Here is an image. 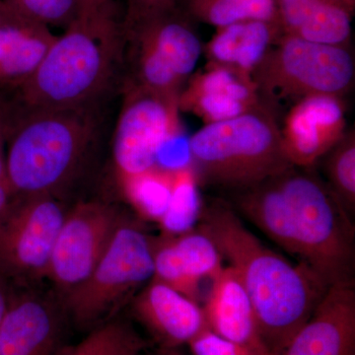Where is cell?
<instances>
[{
    "mask_svg": "<svg viewBox=\"0 0 355 355\" xmlns=\"http://www.w3.org/2000/svg\"><path fill=\"white\" fill-rule=\"evenodd\" d=\"M233 203L327 287L354 282L352 217L312 169L291 167L235 191Z\"/></svg>",
    "mask_w": 355,
    "mask_h": 355,
    "instance_id": "6da1fadb",
    "label": "cell"
},
{
    "mask_svg": "<svg viewBox=\"0 0 355 355\" xmlns=\"http://www.w3.org/2000/svg\"><path fill=\"white\" fill-rule=\"evenodd\" d=\"M198 229L211 238L253 305L261 340L279 355L329 287L304 266L272 251L229 205H203Z\"/></svg>",
    "mask_w": 355,
    "mask_h": 355,
    "instance_id": "7a4b0ae2",
    "label": "cell"
},
{
    "mask_svg": "<svg viewBox=\"0 0 355 355\" xmlns=\"http://www.w3.org/2000/svg\"><path fill=\"white\" fill-rule=\"evenodd\" d=\"M125 28L113 1L80 9L31 78L12 93L25 109L70 108L120 93Z\"/></svg>",
    "mask_w": 355,
    "mask_h": 355,
    "instance_id": "3957f363",
    "label": "cell"
},
{
    "mask_svg": "<svg viewBox=\"0 0 355 355\" xmlns=\"http://www.w3.org/2000/svg\"><path fill=\"white\" fill-rule=\"evenodd\" d=\"M110 100L70 108L19 106L6 153L14 195L60 198L106 135Z\"/></svg>",
    "mask_w": 355,
    "mask_h": 355,
    "instance_id": "277c9868",
    "label": "cell"
},
{
    "mask_svg": "<svg viewBox=\"0 0 355 355\" xmlns=\"http://www.w3.org/2000/svg\"><path fill=\"white\" fill-rule=\"evenodd\" d=\"M188 147L200 183L235 191L293 167L282 147L279 123L266 103L230 120L203 125L191 135Z\"/></svg>",
    "mask_w": 355,
    "mask_h": 355,
    "instance_id": "5b68a950",
    "label": "cell"
},
{
    "mask_svg": "<svg viewBox=\"0 0 355 355\" xmlns=\"http://www.w3.org/2000/svg\"><path fill=\"white\" fill-rule=\"evenodd\" d=\"M125 28L121 84L178 97L202 55L203 44L193 21L181 7H175L125 24Z\"/></svg>",
    "mask_w": 355,
    "mask_h": 355,
    "instance_id": "8992f818",
    "label": "cell"
},
{
    "mask_svg": "<svg viewBox=\"0 0 355 355\" xmlns=\"http://www.w3.org/2000/svg\"><path fill=\"white\" fill-rule=\"evenodd\" d=\"M350 46L318 43L284 34L253 73L266 104L299 101L310 96L345 98L354 87Z\"/></svg>",
    "mask_w": 355,
    "mask_h": 355,
    "instance_id": "52a82bcc",
    "label": "cell"
},
{
    "mask_svg": "<svg viewBox=\"0 0 355 355\" xmlns=\"http://www.w3.org/2000/svg\"><path fill=\"white\" fill-rule=\"evenodd\" d=\"M151 238L123 221L108 249L83 282L65 292L64 308L80 329H94L153 277Z\"/></svg>",
    "mask_w": 355,
    "mask_h": 355,
    "instance_id": "ba28073f",
    "label": "cell"
},
{
    "mask_svg": "<svg viewBox=\"0 0 355 355\" xmlns=\"http://www.w3.org/2000/svg\"><path fill=\"white\" fill-rule=\"evenodd\" d=\"M121 106L112 133L121 184L153 171L163 147L181 133L178 97L121 84Z\"/></svg>",
    "mask_w": 355,
    "mask_h": 355,
    "instance_id": "9c48e42d",
    "label": "cell"
},
{
    "mask_svg": "<svg viewBox=\"0 0 355 355\" xmlns=\"http://www.w3.org/2000/svg\"><path fill=\"white\" fill-rule=\"evenodd\" d=\"M67 211L60 198L15 196L0 217V280L12 287L48 277Z\"/></svg>",
    "mask_w": 355,
    "mask_h": 355,
    "instance_id": "30bf717a",
    "label": "cell"
},
{
    "mask_svg": "<svg viewBox=\"0 0 355 355\" xmlns=\"http://www.w3.org/2000/svg\"><path fill=\"white\" fill-rule=\"evenodd\" d=\"M125 219L109 203L80 202L67 210L55 240L49 275L69 291L92 272Z\"/></svg>",
    "mask_w": 355,
    "mask_h": 355,
    "instance_id": "8fae6325",
    "label": "cell"
},
{
    "mask_svg": "<svg viewBox=\"0 0 355 355\" xmlns=\"http://www.w3.org/2000/svg\"><path fill=\"white\" fill-rule=\"evenodd\" d=\"M279 130L291 164L312 169L347 132L345 99L318 95L299 100L291 105Z\"/></svg>",
    "mask_w": 355,
    "mask_h": 355,
    "instance_id": "7c38bea8",
    "label": "cell"
},
{
    "mask_svg": "<svg viewBox=\"0 0 355 355\" xmlns=\"http://www.w3.org/2000/svg\"><path fill=\"white\" fill-rule=\"evenodd\" d=\"M253 76L222 65L207 64L193 72L179 96V111L203 125L230 120L265 104Z\"/></svg>",
    "mask_w": 355,
    "mask_h": 355,
    "instance_id": "4fadbf2b",
    "label": "cell"
},
{
    "mask_svg": "<svg viewBox=\"0 0 355 355\" xmlns=\"http://www.w3.org/2000/svg\"><path fill=\"white\" fill-rule=\"evenodd\" d=\"M153 279L200 303V284L216 279L224 268L218 248L200 229L153 239Z\"/></svg>",
    "mask_w": 355,
    "mask_h": 355,
    "instance_id": "5bb4252c",
    "label": "cell"
},
{
    "mask_svg": "<svg viewBox=\"0 0 355 355\" xmlns=\"http://www.w3.org/2000/svg\"><path fill=\"white\" fill-rule=\"evenodd\" d=\"M279 355H355L354 282L329 287Z\"/></svg>",
    "mask_w": 355,
    "mask_h": 355,
    "instance_id": "9a60e30c",
    "label": "cell"
},
{
    "mask_svg": "<svg viewBox=\"0 0 355 355\" xmlns=\"http://www.w3.org/2000/svg\"><path fill=\"white\" fill-rule=\"evenodd\" d=\"M132 312L159 349H178L209 329L200 303L153 277L135 296Z\"/></svg>",
    "mask_w": 355,
    "mask_h": 355,
    "instance_id": "2e32d148",
    "label": "cell"
},
{
    "mask_svg": "<svg viewBox=\"0 0 355 355\" xmlns=\"http://www.w3.org/2000/svg\"><path fill=\"white\" fill-rule=\"evenodd\" d=\"M62 330L60 308L36 294L11 287L0 324V355H57Z\"/></svg>",
    "mask_w": 355,
    "mask_h": 355,
    "instance_id": "e0dca14e",
    "label": "cell"
},
{
    "mask_svg": "<svg viewBox=\"0 0 355 355\" xmlns=\"http://www.w3.org/2000/svg\"><path fill=\"white\" fill-rule=\"evenodd\" d=\"M202 310L207 327L216 335L231 342L270 352L261 340L249 296L230 266H224L212 280Z\"/></svg>",
    "mask_w": 355,
    "mask_h": 355,
    "instance_id": "ac0fdd59",
    "label": "cell"
},
{
    "mask_svg": "<svg viewBox=\"0 0 355 355\" xmlns=\"http://www.w3.org/2000/svg\"><path fill=\"white\" fill-rule=\"evenodd\" d=\"M284 34L350 46L355 0H277Z\"/></svg>",
    "mask_w": 355,
    "mask_h": 355,
    "instance_id": "d6986e66",
    "label": "cell"
},
{
    "mask_svg": "<svg viewBox=\"0 0 355 355\" xmlns=\"http://www.w3.org/2000/svg\"><path fill=\"white\" fill-rule=\"evenodd\" d=\"M284 34L279 22L246 20L217 28L203 44L207 64L222 65L253 76L270 49Z\"/></svg>",
    "mask_w": 355,
    "mask_h": 355,
    "instance_id": "ffe728a7",
    "label": "cell"
},
{
    "mask_svg": "<svg viewBox=\"0 0 355 355\" xmlns=\"http://www.w3.org/2000/svg\"><path fill=\"white\" fill-rule=\"evenodd\" d=\"M58 36L16 15L0 27V90L13 93L35 73Z\"/></svg>",
    "mask_w": 355,
    "mask_h": 355,
    "instance_id": "44dd1931",
    "label": "cell"
},
{
    "mask_svg": "<svg viewBox=\"0 0 355 355\" xmlns=\"http://www.w3.org/2000/svg\"><path fill=\"white\" fill-rule=\"evenodd\" d=\"M181 8L193 22L216 29L246 20L280 23L277 0H182Z\"/></svg>",
    "mask_w": 355,
    "mask_h": 355,
    "instance_id": "7402d4cb",
    "label": "cell"
},
{
    "mask_svg": "<svg viewBox=\"0 0 355 355\" xmlns=\"http://www.w3.org/2000/svg\"><path fill=\"white\" fill-rule=\"evenodd\" d=\"M198 177L191 164L172 169V193L169 205L159 223L166 234H179L195 228L203 205L198 191Z\"/></svg>",
    "mask_w": 355,
    "mask_h": 355,
    "instance_id": "603a6c76",
    "label": "cell"
},
{
    "mask_svg": "<svg viewBox=\"0 0 355 355\" xmlns=\"http://www.w3.org/2000/svg\"><path fill=\"white\" fill-rule=\"evenodd\" d=\"M146 347L132 324L114 319L95 327L80 343L58 350L57 355H140Z\"/></svg>",
    "mask_w": 355,
    "mask_h": 355,
    "instance_id": "cb8c5ba5",
    "label": "cell"
},
{
    "mask_svg": "<svg viewBox=\"0 0 355 355\" xmlns=\"http://www.w3.org/2000/svg\"><path fill=\"white\" fill-rule=\"evenodd\" d=\"M324 171L330 190L352 216L355 209V132L347 130L343 139L324 156Z\"/></svg>",
    "mask_w": 355,
    "mask_h": 355,
    "instance_id": "d4e9b609",
    "label": "cell"
},
{
    "mask_svg": "<svg viewBox=\"0 0 355 355\" xmlns=\"http://www.w3.org/2000/svg\"><path fill=\"white\" fill-rule=\"evenodd\" d=\"M121 186L128 200L142 216L160 222L171 198L172 169L158 166L153 171Z\"/></svg>",
    "mask_w": 355,
    "mask_h": 355,
    "instance_id": "484cf974",
    "label": "cell"
},
{
    "mask_svg": "<svg viewBox=\"0 0 355 355\" xmlns=\"http://www.w3.org/2000/svg\"><path fill=\"white\" fill-rule=\"evenodd\" d=\"M24 19L67 29L80 11L79 0H2Z\"/></svg>",
    "mask_w": 355,
    "mask_h": 355,
    "instance_id": "4316f807",
    "label": "cell"
},
{
    "mask_svg": "<svg viewBox=\"0 0 355 355\" xmlns=\"http://www.w3.org/2000/svg\"><path fill=\"white\" fill-rule=\"evenodd\" d=\"M188 345L193 355H275L266 350L231 342L209 329L200 333Z\"/></svg>",
    "mask_w": 355,
    "mask_h": 355,
    "instance_id": "83f0119b",
    "label": "cell"
},
{
    "mask_svg": "<svg viewBox=\"0 0 355 355\" xmlns=\"http://www.w3.org/2000/svg\"><path fill=\"white\" fill-rule=\"evenodd\" d=\"M19 105L12 93L0 90V183H7L6 153L7 141L17 120Z\"/></svg>",
    "mask_w": 355,
    "mask_h": 355,
    "instance_id": "f1b7e54d",
    "label": "cell"
},
{
    "mask_svg": "<svg viewBox=\"0 0 355 355\" xmlns=\"http://www.w3.org/2000/svg\"><path fill=\"white\" fill-rule=\"evenodd\" d=\"M182 0H125L123 23L130 24L150 14L181 7Z\"/></svg>",
    "mask_w": 355,
    "mask_h": 355,
    "instance_id": "f546056e",
    "label": "cell"
},
{
    "mask_svg": "<svg viewBox=\"0 0 355 355\" xmlns=\"http://www.w3.org/2000/svg\"><path fill=\"white\" fill-rule=\"evenodd\" d=\"M14 198H15V195L9 184L0 183V217L3 216L4 212L12 202Z\"/></svg>",
    "mask_w": 355,
    "mask_h": 355,
    "instance_id": "4dcf8cb0",
    "label": "cell"
},
{
    "mask_svg": "<svg viewBox=\"0 0 355 355\" xmlns=\"http://www.w3.org/2000/svg\"><path fill=\"white\" fill-rule=\"evenodd\" d=\"M11 286L0 280V324H1L2 318H3L4 313H6L7 304H8Z\"/></svg>",
    "mask_w": 355,
    "mask_h": 355,
    "instance_id": "1f68e13d",
    "label": "cell"
},
{
    "mask_svg": "<svg viewBox=\"0 0 355 355\" xmlns=\"http://www.w3.org/2000/svg\"><path fill=\"white\" fill-rule=\"evenodd\" d=\"M112 0H79L80 9L92 8V7H99L109 3Z\"/></svg>",
    "mask_w": 355,
    "mask_h": 355,
    "instance_id": "d6a6232c",
    "label": "cell"
},
{
    "mask_svg": "<svg viewBox=\"0 0 355 355\" xmlns=\"http://www.w3.org/2000/svg\"><path fill=\"white\" fill-rule=\"evenodd\" d=\"M140 355H183L178 352V349H159L157 352H154L153 354H142Z\"/></svg>",
    "mask_w": 355,
    "mask_h": 355,
    "instance_id": "836d02e7",
    "label": "cell"
}]
</instances>
